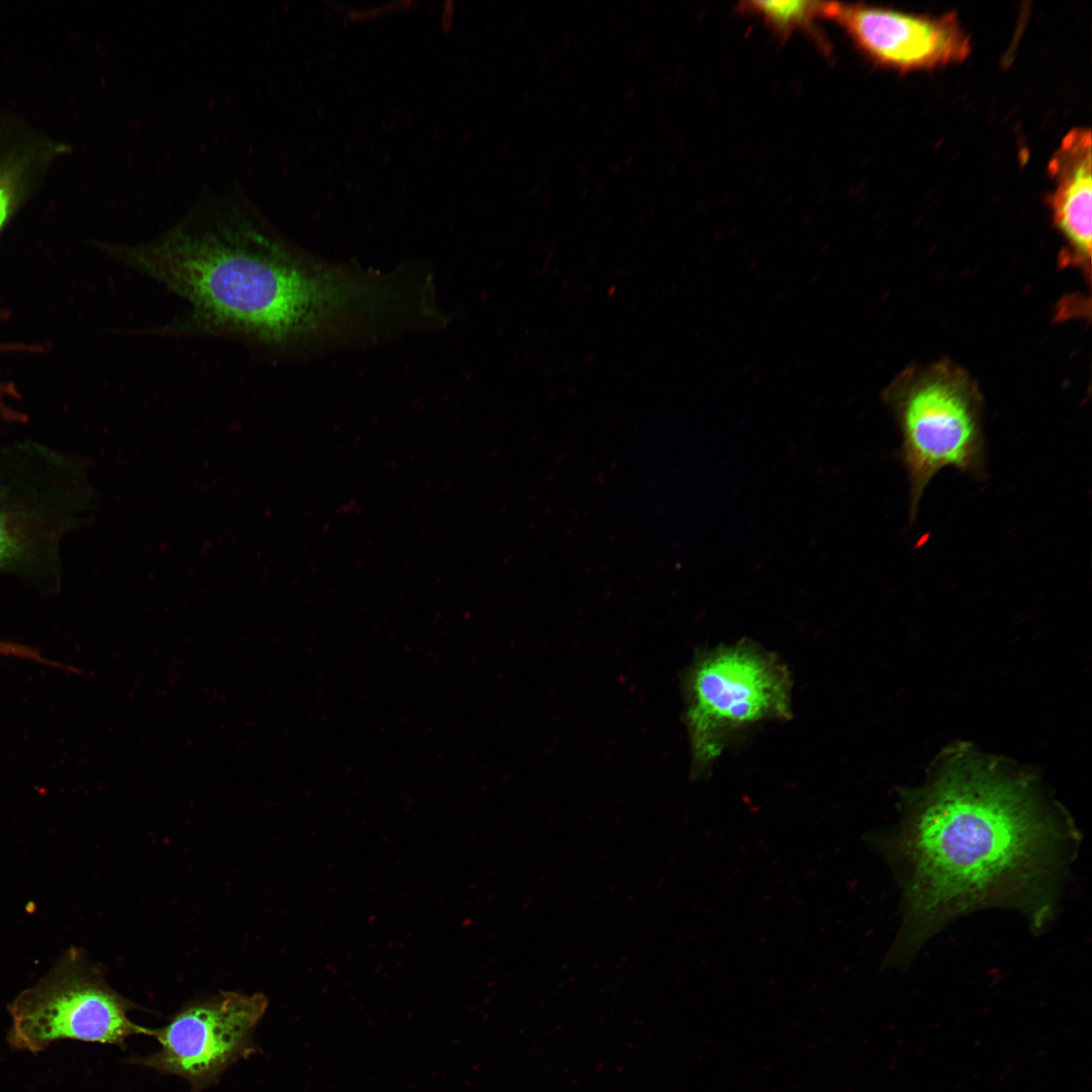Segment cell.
I'll list each match as a JSON object with an SVG mask.
<instances>
[{
  "label": "cell",
  "instance_id": "cell-1",
  "mask_svg": "<svg viewBox=\"0 0 1092 1092\" xmlns=\"http://www.w3.org/2000/svg\"><path fill=\"white\" fill-rule=\"evenodd\" d=\"M103 250L188 302L155 335L224 338L278 353L392 300L382 283L311 262L233 200L200 203L151 241Z\"/></svg>",
  "mask_w": 1092,
  "mask_h": 1092
},
{
  "label": "cell",
  "instance_id": "cell-2",
  "mask_svg": "<svg viewBox=\"0 0 1092 1092\" xmlns=\"http://www.w3.org/2000/svg\"><path fill=\"white\" fill-rule=\"evenodd\" d=\"M1058 833L1018 783L971 761L945 770L902 833L909 914L930 927L1006 899L1051 867Z\"/></svg>",
  "mask_w": 1092,
  "mask_h": 1092
},
{
  "label": "cell",
  "instance_id": "cell-3",
  "mask_svg": "<svg viewBox=\"0 0 1092 1092\" xmlns=\"http://www.w3.org/2000/svg\"><path fill=\"white\" fill-rule=\"evenodd\" d=\"M886 399L902 436L898 459L910 482V520L925 488L943 468L987 477L983 400L977 384L947 361L904 371Z\"/></svg>",
  "mask_w": 1092,
  "mask_h": 1092
},
{
  "label": "cell",
  "instance_id": "cell-4",
  "mask_svg": "<svg viewBox=\"0 0 1092 1092\" xmlns=\"http://www.w3.org/2000/svg\"><path fill=\"white\" fill-rule=\"evenodd\" d=\"M133 1007L96 964L72 947L8 1005L7 1040L13 1050L38 1053L60 1039L123 1045L133 1035L153 1037L155 1028L128 1016Z\"/></svg>",
  "mask_w": 1092,
  "mask_h": 1092
},
{
  "label": "cell",
  "instance_id": "cell-5",
  "mask_svg": "<svg viewBox=\"0 0 1092 1092\" xmlns=\"http://www.w3.org/2000/svg\"><path fill=\"white\" fill-rule=\"evenodd\" d=\"M687 722L696 770L709 767L731 737L765 720L791 714V682L784 665L746 644L702 656L688 676Z\"/></svg>",
  "mask_w": 1092,
  "mask_h": 1092
},
{
  "label": "cell",
  "instance_id": "cell-6",
  "mask_svg": "<svg viewBox=\"0 0 1092 1092\" xmlns=\"http://www.w3.org/2000/svg\"><path fill=\"white\" fill-rule=\"evenodd\" d=\"M268 1005L262 993L235 991L194 1000L155 1028L159 1050L130 1063L180 1077L191 1092H202L235 1063L257 1053L254 1032Z\"/></svg>",
  "mask_w": 1092,
  "mask_h": 1092
},
{
  "label": "cell",
  "instance_id": "cell-7",
  "mask_svg": "<svg viewBox=\"0 0 1092 1092\" xmlns=\"http://www.w3.org/2000/svg\"><path fill=\"white\" fill-rule=\"evenodd\" d=\"M824 17L836 22L875 64L899 72L962 63L972 51L970 36L954 11L923 15L862 3L826 2Z\"/></svg>",
  "mask_w": 1092,
  "mask_h": 1092
},
{
  "label": "cell",
  "instance_id": "cell-8",
  "mask_svg": "<svg viewBox=\"0 0 1092 1092\" xmlns=\"http://www.w3.org/2000/svg\"><path fill=\"white\" fill-rule=\"evenodd\" d=\"M1091 131L1072 129L1049 164L1055 188L1049 199L1054 225L1066 241L1060 255L1062 266L1076 267L1090 281L1091 275Z\"/></svg>",
  "mask_w": 1092,
  "mask_h": 1092
},
{
  "label": "cell",
  "instance_id": "cell-9",
  "mask_svg": "<svg viewBox=\"0 0 1092 1092\" xmlns=\"http://www.w3.org/2000/svg\"><path fill=\"white\" fill-rule=\"evenodd\" d=\"M69 151L64 141L0 107V233Z\"/></svg>",
  "mask_w": 1092,
  "mask_h": 1092
},
{
  "label": "cell",
  "instance_id": "cell-10",
  "mask_svg": "<svg viewBox=\"0 0 1092 1092\" xmlns=\"http://www.w3.org/2000/svg\"><path fill=\"white\" fill-rule=\"evenodd\" d=\"M826 2L819 1H747L738 9L759 17L774 32L786 39L797 30H811L824 17Z\"/></svg>",
  "mask_w": 1092,
  "mask_h": 1092
},
{
  "label": "cell",
  "instance_id": "cell-11",
  "mask_svg": "<svg viewBox=\"0 0 1092 1092\" xmlns=\"http://www.w3.org/2000/svg\"><path fill=\"white\" fill-rule=\"evenodd\" d=\"M0 491V567L27 556L34 545L31 517L7 504Z\"/></svg>",
  "mask_w": 1092,
  "mask_h": 1092
},
{
  "label": "cell",
  "instance_id": "cell-12",
  "mask_svg": "<svg viewBox=\"0 0 1092 1092\" xmlns=\"http://www.w3.org/2000/svg\"><path fill=\"white\" fill-rule=\"evenodd\" d=\"M2 313L0 312V318ZM39 346L26 345L23 343H0V354L9 352H34L39 351ZM19 398L16 387L6 381H0V417L5 421L18 422L24 420L23 414L11 406V401Z\"/></svg>",
  "mask_w": 1092,
  "mask_h": 1092
},
{
  "label": "cell",
  "instance_id": "cell-13",
  "mask_svg": "<svg viewBox=\"0 0 1092 1092\" xmlns=\"http://www.w3.org/2000/svg\"><path fill=\"white\" fill-rule=\"evenodd\" d=\"M0 654L5 656H13L33 660L37 662L41 658L39 651L30 646L3 640H0Z\"/></svg>",
  "mask_w": 1092,
  "mask_h": 1092
}]
</instances>
